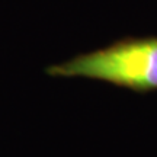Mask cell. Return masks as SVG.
I'll return each mask as SVG.
<instances>
[{
    "instance_id": "6da1fadb",
    "label": "cell",
    "mask_w": 157,
    "mask_h": 157,
    "mask_svg": "<svg viewBox=\"0 0 157 157\" xmlns=\"http://www.w3.org/2000/svg\"><path fill=\"white\" fill-rule=\"evenodd\" d=\"M54 77L102 80L135 92L157 90V36L122 39L51 66Z\"/></svg>"
}]
</instances>
